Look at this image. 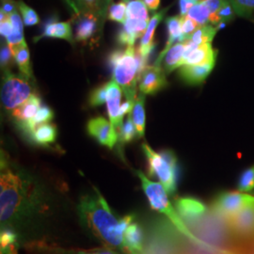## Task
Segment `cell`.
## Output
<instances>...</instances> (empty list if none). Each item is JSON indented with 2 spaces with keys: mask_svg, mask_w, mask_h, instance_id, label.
<instances>
[{
  "mask_svg": "<svg viewBox=\"0 0 254 254\" xmlns=\"http://www.w3.org/2000/svg\"><path fill=\"white\" fill-rule=\"evenodd\" d=\"M33 183L26 174L12 170L7 160L1 156L0 175V220L1 226L7 227L18 219L34 202Z\"/></svg>",
  "mask_w": 254,
  "mask_h": 254,
  "instance_id": "1",
  "label": "cell"
},
{
  "mask_svg": "<svg viewBox=\"0 0 254 254\" xmlns=\"http://www.w3.org/2000/svg\"><path fill=\"white\" fill-rule=\"evenodd\" d=\"M97 195L83 196L78 203L82 225L105 247L123 253L124 237L119 235V220L98 190Z\"/></svg>",
  "mask_w": 254,
  "mask_h": 254,
  "instance_id": "2",
  "label": "cell"
},
{
  "mask_svg": "<svg viewBox=\"0 0 254 254\" xmlns=\"http://www.w3.org/2000/svg\"><path fill=\"white\" fill-rule=\"evenodd\" d=\"M141 150L148 161V174L156 177L165 188L167 193L172 195L177 189L178 160L172 150H163L156 153L146 143H142Z\"/></svg>",
  "mask_w": 254,
  "mask_h": 254,
  "instance_id": "3",
  "label": "cell"
},
{
  "mask_svg": "<svg viewBox=\"0 0 254 254\" xmlns=\"http://www.w3.org/2000/svg\"><path fill=\"white\" fill-rule=\"evenodd\" d=\"M186 239L170 220H162L152 229L143 251L138 254H184Z\"/></svg>",
  "mask_w": 254,
  "mask_h": 254,
  "instance_id": "4",
  "label": "cell"
},
{
  "mask_svg": "<svg viewBox=\"0 0 254 254\" xmlns=\"http://www.w3.org/2000/svg\"><path fill=\"white\" fill-rule=\"evenodd\" d=\"M136 175L141 181L142 190L145 193L146 197L149 200L150 206L152 208L163 214L167 219H169L178 231L186 236L188 239L193 240L194 236L191 234L190 229L185 224V222L179 217L177 211L173 207V204L169 200L168 193L161 184L151 181L140 171H136Z\"/></svg>",
  "mask_w": 254,
  "mask_h": 254,
  "instance_id": "5",
  "label": "cell"
},
{
  "mask_svg": "<svg viewBox=\"0 0 254 254\" xmlns=\"http://www.w3.org/2000/svg\"><path fill=\"white\" fill-rule=\"evenodd\" d=\"M37 93L31 79L22 73L3 72L1 84V103L8 112L19 108L26 103L32 95Z\"/></svg>",
  "mask_w": 254,
  "mask_h": 254,
  "instance_id": "6",
  "label": "cell"
},
{
  "mask_svg": "<svg viewBox=\"0 0 254 254\" xmlns=\"http://www.w3.org/2000/svg\"><path fill=\"white\" fill-rule=\"evenodd\" d=\"M112 79L122 88L127 100L136 101L137 64L134 46L125 49V54L112 70Z\"/></svg>",
  "mask_w": 254,
  "mask_h": 254,
  "instance_id": "7",
  "label": "cell"
},
{
  "mask_svg": "<svg viewBox=\"0 0 254 254\" xmlns=\"http://www.w3.org/2000/svg\"><path fill=\"white\" fill-rule=\"evenodd\" d=\"M227 221L243 252L254 250V201Z\"/></svg>",
  "mask_w": 254,
  "mask_h": 254,
  "instance_id": "8",
  "label": "cell"
},
{
  "mask_svg": "<svg viewBox=\"0 0 254 254\" xmlns=\"http://www.w3.org/2000/svg\"><path fill=\"white\" fill-rule=\"evenodd\" d=\"M254 201V196L240 191H224L214 199L211 211L228 220Z\"/></svg>",
  "mask_w": 254,
  "mask_h": 254,
  "instance_id": "9",
  "label": "cell"
},
{
  "mask_svg": "<svg viewBox=\"0 0 254 254\" xmlns=\"http://www.w3.org/2000/svg\"><path fill=\"white\" fill-rule=\"evenodd\" d=\"M87 133L99 144L109 149H113L119 140L117 130L107 119L101 116L89 120L87 123Z\"/></svg>",
  "mask_w": 254,
  "mask_h": 254,
  "instance_id": "10",
  "label": "cell"
},
{
  "mask_svg": "<svg viewBox=\"0 0 254 254\" xmlns=\"http://www.w3.org/2000/svg\"><path fill=\"white\" fill-rule=\"evenodd\" d=\"M174 204L175 210L187 226L199 221L209 211L202 201L192 197H178L174 199Z\"/></svg>",
  "mask_w": 254,
  "mask_h": 254,
  "instance_id": "11",
  "label": "cell"
},
{
  "mask_svg": "<svg viewBox=\"0 0 254 254\" xmlns=\"http://www.w3.org/2000/svg\"><path fill=\"white\" fill-rule=\"evenodd\" d=\"M138 90L144 95H154L168 86L166 73L161 66H148L138 79Z\"/></svg>",
  "mask_w": 254,
  "mask_h": 254,
  "instance_id": "12",
  "label": "cell"
},
{
  "mask_svg": "<svg viewBox=\"0 0 254 254\" xmlns=\"http://www.w3.org/2000/svg\"><path fill=\"white\" fill-rule=\"evenodd\" d=\"M218 50L212 44L195 45L190 40L187 41V46L184 53V65H200V64H216Z\"/></svg>",
  "mask_w": 254,
  "mask_h": 254,
  "instance_id": "13",
  "label": "cell"
},
{
  "mask_svg": "<svg viewBox=\"0 0 254 254\" xmlns=\"http://www.w3.org/2000/svg\"><path fill=\"white\" fill-rule=\"evenodd\" d=\"M77 15L74 39L77 42L86 43L100 31L105 21L100 16L91 12H77Z\"/></svg>",
  "mask_w": 254,
  "mask_h": 254,
  "instance_id": "14",
  "label": "cell"
},
{
  "mask_svg": "<svg viewBox=\"0 0 254 254\" xmlns=\"http://www.w3.org/2000/svg\"><path fill=\"white\" fill-rule=\"evenodd\" d=\"M42 105V98L38 93H35L26 103L10 112L11 118L13 119L19 129L24 133L27 132L28 126L36 116L37 112L41 109Z\"/></svg>",
  "mask_w": 254,
  "mask_h": 254,
  "instance_id": "15",
  "label": "cell"
},
{
  "mask_svg": "<svg viewBox=\"0 0 254 254\" xmlns=\"http://www.w3.org/2000/svg\"><path fill=\"white\" fill-rule=\"evenodd\" d=\"M44 38H53L65 40L71 45H74L73 36V30L70 22H61L56 16H52L47 19L46 23L43 25V32L41 35L35 37L33 42L37 43L38 41Z\"/></svg>",
  "mask_w": 254,
  "mask_h": 254,
  "instance_id": "16",
  "label": "cell"
},
{
  "mask_svg": "<svg viewBox=\"0 0 254 254\" xmlns=\"http://www.w3.org/2000/svg\"><path fill=\"white\" fill-rule=\"evenodd\" d=\"M170 8H171V6H168L165 9H161L160 11L154 13V15L149 21L145 34L140 39L139 46H137L136 51L137 53L141 55L142 57L146 58L147 60H149L150 56L153 53L154 47H155V43L154 41L155 29H156V27H158L159 23L163 20L164 16L167 14Z\"/></svg>",
  "mask_w": 254,
  "mask_h": 254,
  "instance_id": "17",
  "label": "cell"
},
{
  "mask_svg": "<svg viewBox=\"0 0 254 254\" xmlns=\"http://www.w3.org/2000/svg\"><path fill=\"white\" fill-rule=\"evenodd\" d=\"M145 234L138 222H132L124 235V254H138L145 245Z\"/></svg>",
  "mask_w": 254,
  "mask_h": 254,
  "instance_id": "18",
  "label": "cell"
},
{
  "mask_svg": "<svg viewBox=\"0 0 254 254\" xmlns=\"http://www.w3.org/2000/svg\"><path fill=\"white\" fill-rule=\"evenodd\" d=\"M216 64L200 65H183L178 70L179 77L183 82L190 86H198L206 80Z\"/></svg>",
  "mask_w": 254,
  "mask_h": 254,
  "instance_id": "19",
  "label": "cell"
},
{
  "mask_svg": "<svg viewBox=\"0 0 254 254\" xmlns=\"http://www.w3.org/2000/svg\"><path fill=\"white\" fill-rule=\"evenodd\" d=\"M122 88L113 79L108 82V97H107V108L109 113V122L118 132L123 126L120 121V109L122 99Z\"/></svg>",
  "mask_w": 254,
  "mask_h": 254,
  "instance_id": "20",
  "label": "cell"
},
{
  "mask_svg": "<svg viewBox=\"0 0 254 254\" xmlns=\"http://www.w3.org/2000/svg\"><path fill=\"white\" fill-rule=\"evenodd\" d=\"M165 23L167 26V42H166V46L164 47L162 52L158 55L157 59L154 62V65H156V66H161L165 55L167 54V52L175 45V42H177V43L186 42L184 40L183 33H182L181 17L180 16L167 17Z\"/></svg>",
  "mask_w": 254,
  "mask_h": 254,
  "instance_id": "21",
  "label": "cell"
},
{
  "mask_svg": "<svg viewBox=\"0 0 254 254\" xmlns=\"http://www.w3.org/2000/svg\"><path fill=\"white\" fill-rule=\"evenodd\" d=\"M187 46V41L176 43L174 46L165 55L161 67L163 68L166 74L173 73L174 70L179 69L184 65V53Z\"/></svg>",
  "mask_w": 254,
  "mask_h": 254,
  "instance_id": "22",
  "label": "cell"
},
{
  "mask_svg": "<svg viewBox=\"0 0 254 254\" xmlns=\"http://www.w3.org/2000/svg\"><path fill=\"white\" fill-rule=\"evenodd\" d=\"M10 50L13 55L14 61L18 66L20 73L28 77L29 79L34 80L31 62H30V54H29V49L27 43L12 47L10 48Z\"/></svg>",
  "mask_w": 254,
  "mask_h": 254,
  "instance_id": "23",
  "label": "cell"
},
{
  "mask_svg": "<svg viewBox=\"0 0 254 254\" xmlns=\"http://www.w3.org/2000/svg\"><path fill=\"white\" fill-rule=\"evenodd\" d=\"M58 136V128L54 124L48 123L37 127L29 137L35 144L48 146L56 142Z\"/></svg>",
  "mask_w": 254,
  "mask_h": 254,
  "instance_id": "24",
  "label": "cell"
},
{
  "mask_svg": "<svg viewBox=\"0 0 254 254\" xmlns=\"http://www.w3.org/2000/svg\"><path fill=\"white\" fill-rule=\"evenodd\" d=\"M133 123L136 127L137 138H141L145 134V95L139 93L136 97L133 110L131 112Z\"/></svg>",
  "mask_w": 254,
  "mask_h": 254,
  "instance_id": "25",
  "label": "cell"
},
{
  "mask_svg": "<svg viewBox=\"0 0 254 254\" xmlns=\"http://www.w3.org/2000/svg\"><path fill=\"white\" fill-rule=\"evenodd\" d=\"M9 21L12 25V32L9 38L6 39V43L8 44L9 48L20 46L22 44L27 43L24 37V22L20 16L18 11L9 15Z\"/></svg>",
  "mask_w": 254,
  "mask_h": 254,
  "instance_id": "26",
  "label": "cell"
},
{
  "mask_svg": "<svg viewBox=\"0 0 254 254\" xmlns=\"http://www.w3.org/2000/svg\"><path fill=\"white\" fill-rule=\"evenodd\" d=\"M54 119V111L50 107L46 106V105H42L41 109H39V111L37 112L36 116L31 121L30 125L28 126L27 132L25 133V135L30 137L32 133L34 132V130L37 127L41 125H45L50 123L52 120Z\"/></svg>",
  "mask_w": 254,
  "mask_h": 254,
  "instance_id": "27",
  "label": "cell"
},
{
  "mask_svg": "<svg viewBox=\"0 0 254 254\" xmlns=\"http://www.w3.org/2000/svg\"><path fill=\"white\" fill-rule=\"evenodd\" d=\"M77 12H91L104 21L108 17V12L103 8L101 0H74Z\"/></svg>",
  "mask_w": 254,
  "mask_h": 254,
  "instance_id": "28",
  "label": "cell"
},
{
  "mask_svg": "<svg viewBox=\"0 0 254 254\" xmlns=\"http://www.w3.org/2000/svg\"><path fill=\"white\" fill-rule=\"evenodd\" d=\"M218 32V29L215 26L212 25H204L200 26L198 29L192 34L190 40L195 45H204V44H212L214 38Z\"/></svg>",
  "mask_w": 254,
  "mask_h": 254,
  "instance_id": "29",
  "label": "cell"
},
{
  "mask_svg": "<svg viewBox=\"0 0 254 254\" xmlns=\"http://www.w3.org/2000/svg\"><path fill=\"white\" fill-rule=\"evenodd\" d=\"M239 17L254 22V0H227Z\"/></svg>",
  "mask_w": 254,
  "mask_h": 254,
  "instance_id": "30",
  "label": "cell"
},
{
  "mask_svg": "<svg viewBox=\"0 0 254 254\" xmlns=\"http://www.w3.org/2000/svg\"><path fill=\"white\" fill-rule=\"evenodd\" d=\"M143 0H129L127 3V17L150 21L149 11Z\"/></svg>",
  "mask_w": 254,
  "mask_h": 254,
  "instance_id": "31",
  "label": "cell"
},
{
  "mask_svg": "<svg viewBox=\"0 0 254 254\" xmlns=\"http://www.w3.org/2000/svg\"><path fill=\"white\" fill-rule=\"evenodd\" d=\"M119 141L121 144H127L137 137L136 127L133 123L131 113L128 114L127 120L124 122L123 126L118 131Z\"/></svg>",
  "mask_w": 254,
  "mask_h": 254,
  "instance_id": "32",
  "label": "cell"
},
{
  "mask_svg": "<svg viewBox=\"0 0 254 254\" xmlns=\"http://www.w3.org/2000/svg\"><path fill=\"white\" fill-rule=\"evenodd\" d=\"M188 16L193 19L199 26H204V25H210L212 14L203 3H200V4H195L190 9Z\"/></svg>",
  "mask_w": 254,
  "mask_h": 254,
  "instance_id": "33",
  "label": "cell"
},
{
  "mask_svg": "<svg viewBox=\"0 0 254 254\" xmlns=\"http://www.w3.org/2000/svg\"><path fill=\"white\" fill-rule=\"evenodd\" d=\"M127 3L128 1H120L117 3H112L109 7L107 18L112 22H116L124 25L127 18Z\"/></svg>",
  "mask_w": 254,
  "mask_h": 254,
  "instance_id": "34",
  "label": "cell"
},
{
  "mask_svg": "<svg viewBox=\"0 0 254 254\" xmlns=\"http://www.w3.org/2000/svg\"><path fill=\"white\" fill-rule=\"evenodd\" d=\"M17 5H18L19 11L21 12V16L25 26L33 27L41 22L36 11L27 5L23 0H18Z\"/></svg>",
  "mask_w": 254,
  "mask_h": 254,
  "instance_id": "35",
  "label": "cell"
},
{
  "mask_svg": "<svg viewBox=\"0 0 254 254\" xmlns=\"http://www.w3.org/2000/svg\"><path fill=\"white\" fill-rule=\"evenodd\" d=\"M237 189L238 191L248 194L254 192V165L241 173L238 179Z\"/></svg>",
  "mask_w": 254,
  "mask_h": 254,
  "instance_id": "36",
  "label": "cell"
},
{
  "mask_svg": "<svg viewBox=\"0 0 254 254\" xmlns=\"http://www.w3.org/2000/svg\"><path fill=\"white\" fill-rule=\"evenodd\" d=\"M108 83L94 88L89 94L88 103L91 108H97L107 103Z\"/></svg>",
  "mask_w": 254,
  "mask_h": 254,
  "instance_id": "37",
  "label": "cell"
},
{
  "mask_svg": "<svg viewBox=\"0 0 254 254\" xmlns=\"http://www.w3.org/2000/svg\"><path fill=\"white\" fill-rule=\"evenodd\" d=\"M18 236L11 227L1 228L0 233V252H3L12 246H17Z\"/></svg>",
  "mask_w": 254,
  "mask_h": 254,
  "instance_id": "38",
  "label": "cell"
},
{
  "mask_svg": "<svg viewBox=\"0 0 254 254\" xmlns=\"http://www.w3.org/2000/svg\"><path fill=\"white\" fill-rule=\"evenodd\" d=\"M52 254H119L115 250L108 247L91 249V250H78V251H64L61 249L50 250Z\"/></svg>",
  "mask_w": 254,
  "mask_h": 254,
  "instance_id": "39",
  "label": "cell"
},
{
  "mask_svg": "<svg viewBox=\"0 0 254 254\" xmlns=\"http://www.w3.org/2000/svg\"><path fill=\"white\" fill-rule=\"evenodd\" d=\"M14 61L13 55L11 53V50L8 46V44L5 43H1V48H0V66L3 72L5 71H9L10 67L12 66Z\"/></svg>",
  "mask_w": 254,
  "mask_h": 254,
  "instance_id": "40",
  "label": "cell"
},
{
  "mask_svg": "<svg viewBox=\"0 0 254 254\" xmlns=\"http://www.w3.org/2000/svg\"><path fill=\"white\" fill-rule=\"evenodd\" d=\"M181 17V16H180ZM200 27L193 19L190 16H183L181 17V29L183 37L185 41H189L192 34Z\"/></svg>",
  "mask_w": 254,
  "mask_h": 254,
  "instance_id": "41",
  "label": "cell"
},
{
  "mask_svg": "<svg viewBox=\"0 0 254 254\" xmlns=\"http://www.w3.org/2000/svg\"><path fill=\"white\" fill-rule=\"evenodd\" d=\"M217 15H218V18L220 20V22L229 23L232 20H234L235 16H236V12H235V10L233 9V7L231 6V4L227 1L224 4V6L218 10Z\"/></svg>",
  "mask_w": 254,
  "mask_h": 254,
  "instance_id": "42",
  "label": "cell"
},
{
  "mask_svg": "<svg viewBox=\"0 0 254 254\" xmlns=\"http://www.w3.org/2000/svg\"><path fill=\"white\" fill-rule=\"evenodd\" d=\"M0 10L9 16L10 14L18 11L17 1H14V0H3V1H1Z\"/></svg>",
  "mask_w": 254,
  "mask_h": 254,
  "instance_id": "43",
  "label": "cell"
},
{
  "mask_svg": "<svg viewBox=\"0 0 254 254\" xmlns=\"http://www.w3.org/2000/svg\"><path fill=\"white\" fill-rule=\"evenodd\" d=\"M227 0H206L203 4L207 7L212 15H217L218 10L224 6Z\"/></svg>",
  "mask_w": 254,
  "mask_h": 254,
  "instance_id": "44",
  "label": "cell"
},
{
  "mask_svg": "<svg viewBox=\"0 0 254 254\" xmlns=\"http://www.w3.org/2000/svg\"><path fill=\"white\" fill-rule=\"evenodd\" d=\"M125 54V50H114L109 55L108 58V65L111 70L114 69L119 61L122 59V57Z\"/></svg>",
  "mask_w": 254,
  "mask_h": 254,
  "instance_id": "45",
  "label": "cell"
},
{
  "mask_svg": "<svg viewBox=\"0 0 254 254\" xmlns=\"http://www.w3.org/2000/svg\"><path fill=\"white\" fill-rule=\"evenodd\" d=\"M197 3H195L193 0H179V13L180 16H187L190 9Z\"/></svg>",
  "mask_w": 254,
  "mask_h": 254,
  "instance_id": "46",
  "label": "cell"
},
{
  "mask_svg": "<svg viewBox=\"0 0 254 254\" xmlns=\"http://www.w3.org/2000/svg\"><path fill=\"white\" fill-rule=\"evenodd\" d=\"M12 32V25L10 23L9 19L3 21V22H0V34L1 37H4L5 39L9 38Z\"/></svg>",
  "mask_w": 254,
  "mask_h": 254,
  "instance_id": "47",
  "label": "cell"
},
{
  "mask_svg": "<svg viewBox=\"0 0 254 254\" xmlns=\"http://www.w3.org/2000/svg\"><path fill=\"white\" fill-rule=\"evenodd\" d=\"M143 1L146 4L147 8L150 9L151 11H154V12L159 8L161 0H143Z\"/></svg>",
  "mask_w": 254,
  "mask_h": 254,
  "instance_id": "48",
  "label": "cell"
},
{
  "mask_svg": "<svg viewBox=\"0 0 254 254\" xmlns=\"http://www.w3.org/2000/svg\"><path fill=\"white\" fill-rule=\"evenodd\" d=\"M0 254H18V248L17 246H12L3 252H0Z\"/></svg>",
  "mask_w": 254,
  "mask_h": 254,
  "instance_id": "49",
  "label": "cell"
},
{
  "mask_svg": "<svg viewBox=\"0 0 254 254\" xmlns=\"http://www.w3.org/2000/svg\"><path fill=\"white\" fill-rule=\"evenodd\" d=\"M101 2H102V5H103V8L108 12L109 7L113 3V0H101Z\"/></svg>",
  "mask_w": 254,
  "mask_h": 254,
  "instance_id": "50",
  "label": "cell"
},
{
  "mask_svg": "<svg viewBox=\"0 0 254 254\" xmlns=\"http://www.w3.org/2000/svg\"><path fill=\"white\" fill-rule=\"evenodd\" d=\"M195 3H197V4H200V3H203L204 1H206V0H193Z\"/></svg>",
  "mask_w": 254,
  "mask_h": 254,
  "instance_id": "51",
  "label": "cell"
},
{
  "mask_svg": "<svg viewBox=\"0 0 254 254\" xmlns=\"http://www.w3.org/2000/svg\"><path fill=\"white\" fill-rule=\"evenodd\" d=\"M122 1H129V0H122Z\"/></svg>",
  "mask_w": 254,
  "mask_h": 254,
  "instance_id": "52",
  "label": "cell"
},
{
  "mask_svg": "<svg viewBox=\"0 0 254 254\" xmlns=\"http://www.w3.org/2000/svg\"><path fill=\"white\" fill-rule=\"evenodd\" d=\"M0 1H3V0H0Z\"/></svg>",
  "mask_w": 254,
  "mask_h": 254,
  "instance_id": "53",
  "label": "cell"
}]
</instances>
